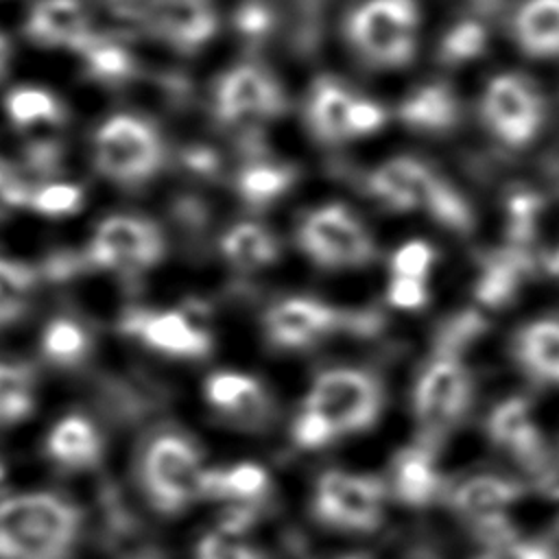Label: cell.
Instances as JSON below:
<instances>
[{
    "mask_svg": "<svg viewBox=\"0 0 559 559\" xmlns=\"http://www.w3.org/2000/svg\"><path fill=\"white\" fill-rule=\"evenodd\" d=\"M555 539H557V544H559V520H557V524H555Z\"/></svg>",
    "mask_w": 559,
    "mask_h": 559,
    "instance_id": "44",
    "label": "cell"
},
{
    "mask_svg": "<svg viewBox=\"0 0 559 559\" xmlns=\"http://www.w3.org/2000/svg\"><path fill=\"white\" fill-rule=\"evenodd\" d=\"M386 299L391 306L400 310H417L426 306L428 301V286L421 280H408V277H393L386 288Z\"/></svg>",
    "mask_w": 559,
    "mask_h": 559,
    "instance_id": "41",
    "label": "cell"
},
{
    "mask_svg": "<svg viewBox=\"0 0 559 559\" xmlns=\"http://www.w3.org/2000/svg\"><path fill=\"white\" fill-rule=\"evenodd\" d=\"M271 478L258 463H236L231 467L205 469L201 483V498L251 502L269 491Z\"/></svg>",
    "mask_w": 559,
    "mask_h": 559,
    "instance_id": "29",
    "label": "cell"
},
{
    "mask_svg": "<svg viewBox=\"0 0 559 559\" xmlns=\"http://www.w3.org/2000/svg\"><path fill=\"white\" fill-rule=\"evenodd\" d=\"M332 41L343 68L354 74L402 79L430 44L426 0H341L332 17Z\"/></svg>",
    "mask_w": 559,
    "mask_h": 559,
    "instance_id": "1",
    "label": "cell"
},
{
    "mask_svg": "<svg viewBox=\"0 0 559 559\" xmlns=\"http://www.w3.org/2000/svg\"><path fill=\"white\" fill-rule=\"evenodd\" d=\"M37 286V271L22 260L0 255V330L20 321Z\"/></svg>",
    "mask_w": 559,
    "mask_h": 559,
    "instance_id": "30",
    "label": "cell"
},
{
    "mask_svg": "<svg viewBox=\"0 0 559 559\" xmlns=\"http://www.w3.org/2000/svg\"><path fill=\"white\" fill-rule=\"evenodd\" d=\"M472 373L461 354L432 352L413 386V413L426 437H441L467 413Z\"/></svg>",
    "mask_w": 559,
    "mask_h": 559,
    "instance_id": "15",
    "label": "cell"
},
{
    "mask_svg": "<svg viewBox=\"0 0 559 559\" xmlns=\"http://www.w3.org/2000/svg\"><path fill=\"white\" fill-rule=\"evenodd\" d=\"M168 253L164 227L144 212L116 210L98 218L85 242V260L98 271L135 275L155 269Z\"/></svg>",
    "mask_w": 559,
    "mask_h": 559,
    "instance_id": "10",
    "label": "cell"
},
{
    "mask_svg": "<svg viewBox=\"0 0 559 559\" xmlns=\"http://www.w3.org/2000/svg\"><path fill=\"white\" fill-rule=\"evenodd\" d=\"M205 397L212 408L240 421H258L269 411L264 386L247 373L218 371L205 382Z\"/></svg>",
    "mask_w": 559,
    "mask_h": 559,
    "instance_id": "26",
    "label": "cell"
},
{
    "mask_svg": "<svg viewBox=\"0 0 559 559\" xmlns=\"http://www.w3.org/2000/svg\"><path fill=\"white\" fill-rule=\"evenodd\" d=\"M502 37L528 68L559 63V0H509Z\"/></svg>",
    "mask_w": 559,
    "mask_h": 559,
    "instance_id": "18",
    "label": "cell"
},
{
    "mask_svg": "<svg viewBox=\"0 0 559 559\" xmlns=\"http://www.w3.org/2000/svg\"><path fill=\"white\" fill-rule=\"evenodd\" d=\"M485 330V319L469 310V312H461L452 319H448L443 323V328L439 330V338L435 343V352H450V354H461L463 349L474 343V338Z\"/></svg>",
    "mask_w": 559,
    "mask_h": 559,
    "instance_id": "37",
    "label": "cell"
},
{
    "mask_svg": "<svg viewBox=\"0 0 559 559\" xmlns=\"http://www.w3.org/2000/svg\"><path fill=\"white\" fill-rule=\"evenodd\" d=\"M35 408V378L26 365L0 360V426L24 421Z\"/></svg>",
    "mask_w": 559,
    "mask_h": 559,
    "instance_id": "32",
    "label": "cell"
},
{
    "mask_svg": "<svg viewBox=\"0 0 559 559\" xmlns=\"http://www.w3.org/2000/svg\"><path fill=\"white\" fill-rule=\"evenodd\" d=\"M127 332L151 349L175 358H203L212 349L210 332L177 310L135 312L127 319Z\"/></svg>",
    "mask_w": 559,
    "mask_h": 559,
    "instance_id": "20",
    "label": "cell"
},
{
    "mask_svg": "<svg viewBox=\"0 0 559 559\" xmlns=\"http://www.w3.org/2000/svg\"><path fill=\"white\" fill-rule=\"evenodd\" d=\"M474 559H559V550L552 544L522 539L515 535L500 544L485 546V550Z\"/></svg>",
    "mask_w": 559,
    "mask_h": 559,
    "instance_id": "38",
    "label": "cell"
},
{
    "mask_svg": "<svg viewBox=\"0 0 559 559\" xmlns=\"http://www.w3.org/2000/svg\"><path fill=\"white\" fill-rule=\"evenodd\" d=\"M435 249L426 240H408L400 245L391 255V275L393 277H408L426 282L432 264H435Z\"/></svg>",
    "mask_w": 559,
    "mask_h": 559,
    "instance_id": "36",
    "label": "cell"
},
{
    "mask_svg": "<svg viewBox=\"0 0 559 559\" xmlns=\"http://www.w3.org/2000/svg\"><path fill=\"white\" fill-rule=\"evenodd\" d=\"M52 179L55 177H50V181L41 186L31 183L28 207L44 216H66L76 212L83 201V192L70 181L66 183V181H52Z\"/></svg>",
    "mask_w": 559,
    "mask_h": 559,
    "instance_id": "34",
    "label": "cell"
},
{
    "mask_svg": "<svg viewBox=\"0 0 559 559\" xmlns=\"http://www.w3.org/2000/svg\"><path fill=\"white\" fill-rule=\"evenodd\" d=\"M107 26L138 48L197 61L227 39L229 0H94Z\"/></svg>",
    "mask_w": 559,
    "mask_h": 559,
    "instance_id": "6",
    "label": "cell"
},
{
    "mask_svg": "<svg viewBox=\"0 0 559 559\" xmlns=\"http://www.w3.org/2000/svg\"><path fill=\"white\" fill-rule=\"evenodd\" d=\"M358 177V192L373 207L395 216H419L450 231L469 234L476 207L454 173L435 157L397 148L371 157Z\"/></svg>",
    "mask_w": 559,
    "mask_h": 559,
    "instance_id": "3",
    "label": "cell"
},
{
    "mask_svg": "<svg viewBox=\"0 0 559 559\" xmlns=\"http://www.w3.org/2000/svg\"><path fill=\"white\" fill-rule=\"evenodd\" d=\"M489 441L533 474L550 478V454L531 404L524 397L502 400L487 417Z\"/></svg>",
    "mask_w": 559,
    "mask_h": 559,
    "instance_id": "19",
    "label": "cell"
},
{
    "mask_svg": "<svg viewBox=\"0 0 559 559\" xmlns=\"http://www.w3.org/2000/svg\"><path fill=\"white\" fill-rule=\"evenodd\" d=\"M391 491L408 507H428L443 489L441 472L426 443L404 448L391 465Z\"/></svg>",
    "mask_w": 559,
    "mask_h": 559,
    "instance_id": "23",
    "label": "cell"
},
{
    "mask_svg": "<svg viewBox=\"0 0 559 559\" xmlns=\"http://www.w3.org/2000/svg\"><path fill=\"white\" fill-rule=\"evenodd\" d=\"M81 159L92 179L116 192L135 194L168 175L175 162V140L151 109L111 105L83 129Z\"/></svg>",
    "mask_w": 559,
    "mask_h": 559,
    "instance_id": "4",
    "label": "cell"
},
{
    "mask_svg": "<svg viewBox=\"0 0 559 559\" xmlns=\"http://www.w3.org/2000/svg\"><path fill=\"white\" fill-rule=\"evenodd\" d=\"M2 474H4V469H2V465H0V480H2Z\"/></svg>",
    "mask_w": 559,
    "mask_h": 559,
    "instance_id": "45",
    "label": "cell"
},
{
    "mask_svg": "<svg viewBox=\"0 0 559 559\" xmlns=\"http://www.w3.org/2000/svg\"><path fill=\"white\" fill-rule=\"evenodd\" d=\"M293 441L304 450H319L334 443L336 435L319 415L301 408V413L293 421Z\"/></svg>",
    "mask_w": 559,
    "mask_h": 559,
    "instance_id": "40",
    "label": "cell"
},
{
    "mask_svg": "<svg viewBox=\"0 0 559 559\" xmlns=\"http://www.w3.org/2000/svg\"><path fill=\"white\" fill-rule=\"evenodd\" d=\"M218 251L234 269L260 271L277 262L282 242L269 225L255 218H240L223 229Z\"/></svg>",
    "mask_w": 559,
    "mask_h": 559,
    "instance_id": "24",
    "label": "cell"
},
{
    "mask_svg": "<svg viewBox=\"0 0 559 559\" xmlns=\"http://www.w3.org/2000/svg\"><path fill=\"white\" fill-rule=\"evenodd\" d=\"M83 531L81 509L52 491L0 500V559H70Z\"/></svg>",
    "mask_w": 559,
    "mask_h": 559,
    "instance_id": "8",
    "label": "cell"
},
{
    "mask_svg": "<svg viewBox=\"0 0 559 559\" xmlns=\"http://www.w3.org/2000/svg\"><path fill=\"white\" fill-rule=\"evenodd\" d=\"M293 242L312 266L323 271H354L378 258L373 229L345 197H321L304 205L293 223Z\"/></svg>",
    "mask_w": 559,
    "mask_h": 559,
    "instance_id": "9",
    "label": "cell"
},
{
    "mask_svg": "<svg viewBox=\"0 0 559 559\" xmlns=\"http://www.w3.org/2000/svg\"><path fill=\"white\" fill-rule=\"evenodd\" d=\"M273 159H258L251 157L247 164L238 170V192L242 203L249 207H264L271 201H275L282 192H286L290 183V170L284 162H277L271 166Z\"/></svg>",
    "mask_w": 559,
    "mask_h": 559,
    "instance_id": "31",
    "label": "cell"
},
{
    "mask_svg": "<svg viewBox=\"0 0 559 559\" xmlns=\"http://www.w3.org/2000/svg\"><path fill=\"white\" fill-rule=\"evenodd\" d=\"M26 2L15 33L39 52L79 57L105 26L94 0Z\"/></svg>",
    "mask_w": 559,
    "mask_h": 559,
    "instance_id": "14",
    "label": "cell"
},
{
    "mask_svg": "<svg viewBox=\"0 0 559 559\" xmlns=\"http://www.w3.org/2000/svg\"><path fill=\"white\" fill-rule=\"evenodd\" d=\"M467 103L476 129L504 153L531 151L552 122L550 94L528 66L491 68Z\"/></svg>",
    "mask_w": 559,
    "mask_h": 559,
    "instance_id": "7",
    "label": "cell"
},
{
    "mask_svg": "<svg viewBox=\"0 0 559 559\" xmlns=\"http://www.w3.org/2000/svg\"><path fill=\"white\" fill-rule=\"evenodd\" d=\"M319 415L336 435L369 430L382 415L384 386L378 376L356 367L325 369L310 384L304 406Z\"/></svg>",
    "mask_w": 559,
    "mask_h": 559,
    "instance_id": "12",
    "label": "cell"
},
{
    "mask_svg": "<svg viewBox=\"0 0 559 559\" xmlns=\"http://www.w3.org/2000/svg\"><path fill=\"white\" fill-rule=\"evenodd\" d=\"M293 107L295 85L260 52H234L203 85V111L212 129L236 142H262L293 120Z\"/></svg>",
    "mask_w": 559,
    "mask_h": 559,
    "instance_id": "5",
    "label": "cell"
},
{
    "mask_svg": "<svg viewBox=\"0 0 559 559\" xmlns=\"http://www.w3.org/2000/svg\"><path fill=\"white\" fill-rule=\"evenodd\" d=\"M46 452L66 469H87L100 461L103 439L87 417L68 415L50 430Z\"/></svg>",
    "mask_w": 559,
    "mask_h": 559,
    "instance_id": "27",
    "label": "cell"
},
{
    "mask_svg": "<svg viewBox=\"0 0 559 559\" xmlns=\"http://www.w3.org/2000/svg\"><path fill=\"white\" fill-rule=\"evenodd\" d=\"M293 122L314 151L336 155L378 142L393 127V107L371 81L330 66L295 83Z\"/></svg>",
    "mask_w": 559,
    "mask_h": 559,
    "instance_id": "2",
    "label": "cell"
},
{
    "mask_svg": "<svg viewBox=\"0 0 559 559\" xmlns=\"http://www.w3.org/2000/svg\"><path fill=\"white\" fill-rule=\"evenodd\" d=\"M194 559H264V555L251 544L238 542L225 531H218L199 539Z\"/></svg>",
    "mask_w": 559,
    "mask_h": 559,
    "instance_id": "39",
    "label": "cell"
},
{
    "mask_svg": "<svg viewBox=\"0 0 559 559\" xmlns=\"http://www.w3.org/2000/svg\"><path fill=\"white\" fill-rule=\"evenodd\" d=\"M4 111L22 133H35L41 129H57L63 124L66 107L61 98L50 92L48 87L39 85H20V87H4Z\"/></svg>",
    "mask_w": 559,
    "mask_h": 559,
    "instance_id": "28",
    "label": "cell"
},
{
    "mask_svg": "<svg viewBox=\"0 0 559 559\" xmlns=\"http://www.w3.org/2000/svg\"><path fill=\"white\" fill-rule=\"evenodd\" d=\"M203 456L194 441L177 432L157 435L144 450L140 485L151 507L177 515L201 498Z\"/></svg>",
    "mask_w": 559,
    "mask_h": 559,
    "instance_id": "11",
    "label": "cell"
},
{
    "mask_svg": "<svg viewBox=\"0 0 559 559\" xmlns=\"http://www.w3.org/2000/svg\"><path fill=\"white\" fill-rule=\"evenodd\" d=\"M531 269L533 260L528 249L507 242L480 264V273L474 286L476 299L489 308L509 304L522 288Z\"/></svg>",
    "mask_w": 559,
    "mask_h": 559,
    "instance_id": "25",
    "label": "cell"
},
{
    "mask_svg": "<svg viewBox=\"0 0 559 559\" xmlns=\"http://www.w3.org/2000/svg\"><path fill=\"white\" fill-rule=\"evenodd\" d=\"M17 33L7 31L4 26H0V85H4L7 76L13 70L15 63V55H17Z\"/></svg>",
    "mask_w": 559,
    "mask_h": 559,
    "instance_id": "42",
    "label": "cell"
},
{
    "mask_svg": "<svg viewBox=\"0 0 559 559\" xmlns=\"http://www.w3.org/2000/svg\"><path fill=\"white\" fill-rule=\"evenodd\" d=\"M343 559H360V557H343Z\"/></svg>",
    "mask_w": 559,
    "mask_h": 559,
    "instance_id": "46",
    "label": "cell"
},
{
    "mask_svg": "<svg viewBox=\"0 0 559 559\" xmlns=\"http://www.w3.org/2000/svg\"><path fill=\"white\" fill-rule=\"evenodd\" d=\"M518 367L537 384L559 389V317L522 325L511 343Z\"/></svg>",
    "mask_w": 559,
    "mask_h": 559,
    "instance_id": "21",
    "label": "cell"
},
{
    "mask_svg": "<svg viewBox=\"0 0 559 559\" xmlns=\"http://www.w3.org/2000/svg\"><path fill=\"white\" fill-rule=\"evenodd\" d=\"M393 107V124L426 138L445 135L469 116V103L445 79H426L408 85Z\"/></svg>",
    "mask_w": 559,
    "mask_h": 559,
    "instance_id": "17",
    "label": "cell"
},
{
    "mask_svg": "<svg viewBox=\"0 0 559 559\" xmlns=\"http://www.w3.org/2000/svg\"><path fill=\"white\" fill-rule=\"evenodd\" d=\"M389 485L373 474H352L343 469L323 472L314 485V518L349 533H371L384 520Z\"/></svg>",
    "mask_w": 559,
    "mask_h": 559,
    "instance_id": "13",
    "label": "cell"
},
{
    "mask_svg": "<svg viewBox=\"0 0 559 559\" xmlns=\"http://www.w3.org/2000/svg\"><path fill=\"white\" fill-rule=\"evenodd\" d=\"M31 199V181L22 166L11 157L0 155V223L15 212L26 210Z\"/></svg>",
    "mask_w": 559,
    "mask_h": 559,
    "instance_id": "35",
    "label": "cell"
},
{
    "mask_svg": "<svg viewBox=\"0 0 559 559\" xmlns=\"http://www.w3.org/2000/svg\"><path fill=\"white\" fill-rule=\"evenodd\" d=\"M90 349V336L81 323L68 317L52 319L41 332L44 356L61 367L76 365Z\"/></svg>",
    "mask_w": 559,
    "mask_h": 559,
    "instance_id": "33",
    "label": "cell"
},
{
    "mask_svg": "<svg viewBox=\"0 0 559 559\" xmlns=\"http://www.w3.org/2000/svg\"><path fill=\"white\" fill-rule=\"evenodd\" d=\"M347 323H371L369 317H349L314 297H288L264 314V334L277 349H304Z\"/></svg>",
    "mask_w": 559,
    "mask_h": 559,
    "instance_id": "16",
    "label": "cell"
},
{
    "mask_svg": "<svg viewBox=\"0 0 559 559\" xmlns=\"http://www.w3.org/2000/svg\"><path fill=\"white\" fill-rule=\"evenodd\" d=\"M526 496L524 483L504 478L498 474H478L465 478L450 491L452 509L467 518L472 524L498 515H507V509Z\"/></svg>",
    "mask_w": 559,
    "mask_h": 559,
    "instance_id": "22",
    "label": "cell"
},
{
    "mask_svg": "<svg viewBox=\"0 0 559 559\" xmlns=\"http://www.w3.org/2000/svg\"><path fill=\"white\" fill-rule=\"evenodd\" d=\"M542 262H544L546 273L559 282V242H557L552 249H548V251L544 253V260H542Z\"/></svg>",
    "mask_w": 559,
    "mask_h": 559,
    "instance_id": "43",
    "label": "cell"
},
{
    "mask_svg": "<svg viewBox=\"0 0 559 559\" xmlns=\"http://www.w3.org/2000/svg\"><path fill=\"white\" fill-rule=\"evenodd\" d=\"M0 2H9V0H0Z\"/></svg>",
    "mask_w": 559,
    "mask_h": 559,
    "instance_id": "47",
    "label": "cell"
}]
</instances>
